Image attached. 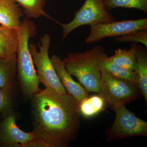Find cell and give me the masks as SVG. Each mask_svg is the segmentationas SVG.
Instances as JSON below:
<instances>
[{"instance_id":"8992f818","label":"cell","mask_w":147,"mask_h":147,"mask_svg":"<svg viewBox=\"0 0 147 147\" xmlns=\"http://www.w3.org/2000/svg\"><path fill=\"white\" fill-rule=\"evenodd\" d=\"M73 20L66 24L57 21L63 28V39L75 29L84 26L99 23H107L114 21L103 4L102 0H86L81 8L74 13Z\"/></svg>"},{"instance_id":"e0dca14e","label":"cell","mask_w":147,"mask_h":147,"mask_svg":"<svg viewBox=\"0 0 147 147\" xmlns=\"http://www.w3.org/2000/svg\"><path fill=\"white\" fill-rule=\"evenodd\" d=\"M24 9L25 15L28 18H38L40 16L54 20L44 11L43 7L45 0H14Z\"/></svg>"},{"instance_id":"5bb4252c","label":"cell","mask_w":147,"mask_h":147,"mask_svg":"<svg viewBox=\"0 0 147 147\" xmlns=\"http://www.w3.org/2000/svg\"><path fill=\"white\" fill-rule=\"evenodd\" d=\"M99 68L100 72L114 78L125 80L137 86V76L134 71L114 63L109 59L108 56L100 59Z\"/></svg>"},{"instance_id":"ac0fdd59","label":"cell","mask_w":147,"mask_h":147,"mask_svg":"<svg viewBox=\"0 0 147 147\" xmlns=\"http://www.w3.org/2000/svg\"><path fill=\"white\" fill-rule=\"evenodd\" d=\"M105 102L100 96L87 98L79 104L81 115L86 117H91L97 115L104 109Z\"/></svg>"},{"instance_id":"9a60e30c","label":"cell","mask_w":147,"mask_h":147,"mask_svg":"<svg viewBox=\"0 0 147 147\" xmlns=\"http://www.w3.org/2000/svg\"><path fill=\"white\" fill-rule=\"evenodd\" d=\"M17 72V55L7 59L0 58V89L15 86Z\"/></svg>"},{"instance_id":"8fae6325","label":"cell","mask_w":147,"mask_h":147,"mask_svg":"<svg viewBox=\"0 0 147 147\" xmlns=\"http://www.w3.org/2000/svg\"><path fill=\"white\" fill-rule=\"evenodd\" d=\"M23 13L14 0H0V24L17 30L22 22L20 18Z\"/></svg>"},{"instance_id":"d6986e66","label":"cell","mask_w":147,"mask_h":147,"mask_svg":"<svg viewBox=\"0 0 147 147\" xmlns=\"http://www.w3.org/2000/svg\"><path fill=\"white\" fill-rule=\"evenodd\" d=\"M108 11L117 7L137 9L147 13V0H102Z\"/></svg>"},{"instance_id":"9c48e42d","label":"cell","mask_w":147,"mask_h":147,"mask_svg":"<svg viewBox=\"0 0 147 147\" xmlns=\"http://www.w3.org/2000/svg\"><path fill=\"white\" fill-rule=\"evenodd\" d=\"M14 112L0 122V146L3 147H25L34 137L32 132H26L18 128Z\"/></svg>"},{"instance_id":"ba28073f","label":"cell","mask_w":147,"mask_h":147,"mask_svg":"<svg viewBox=\"0 0 147 147\" xmlns=\"http://www.w3.org/2000/svg\"><path fill=\"white\" fill-rule=\"evenodd\" d=\"M90 35L86 40L87 44L98 42L107 37L121 36L137 30L147 29V18L115 21L90 26Z\"/></svg>"},{"instance_id":"2e32d148","label":"cell","mask_w":147,"mask_h":147,"mask_svg":"<svg viewBox=\"0 0 147 147\" xmlns=\"http://www.w3.org/2000/svg\"><path fill=\"white\" fill-rule=\"evenodd\" d=\"M137 44L133 42L129 50L119 49L115 51V54L108 57L109 59L118 65L134 71L136 62Z\"/></svg>"},{"instance_id":"3957f363","label":"cell","mask_w":147,"mask_h":147,"mask_svg":"<svg viewBox=\"0 0 147 147\" xmlns=\"http://www.w3.org/2000/svg\"><path fill=\"white\" fill-rule=\"evenodd\" d=\"M107 56L103 47L96 45L83 53H69L63 61L68 73L76 77L88 92L98 93L101 77L99 62Z\"/></svg>"},{"instance_id":"277c9868","label":"cell","mask_w":147,"mask_h":147,"mask_svg":"<svg viewBox=\"0 0 147 147\" xmlns=\"http://www.w3.org/2000/svg\"><path fill=\"white\" fill-rule=\"evenodd\" d=\"M38 43L39 51L36 45L32 42L29 43V50L33 61L37 68V74L40 83L46 88H51L61 94L67 93L60 81L55 67L49 57V48L51 44V38L47 34L40 38Z\"/></svg>"},{"instance_id":"30bf717a","label":"cell","mask_w":147,"mask_h":147,"mask_svg":"<svg viewBox=\"0 0 147 147\" xmlns=\"http://www.w3.org/2000/svg\"><path fill=\"white\" fill-rule=\"evenodd\" d=\"M51 61L60 81L67 92L73 96L79 104L88 97V92L81 84L75 82L68 73L63 60L57 55L51 57Z\"/></svg>"},{"instance_id":"7a4b0ae2","label":"cell","mask_w":147,"mask_h":147,"mask_svg":"<svg viewBox=\"0 0 147 147\" xmlns=\"http://www.w3.org/2000/svg\"><path fill=\"white\" fill-rule=\"evenodd\" d=\"M17 31L18 37L17 53L18 81L23 96L28 100L40 90L39 79L29 47V39L36 35L37 28L34 22L26 17Z\"/></svg>"},{"instance_id":"ffe728a7","label":"cell","mask_w":147,"mask_h":147,"mask_svg":"<svg viewBox=\"0 0 147 147\" xmlns=\"http://www.w3.org/2000/svg\"><path fill=\"white\" fill-rule=\"evenodd\" d=\"M14 87L0 89V118L14 112Z\"/></svg>"},{"instance_id":"44dd1931","label":"cell","mask_w":147,"mask_h":147,"mask_svg":"<svg viewBox=\"0 0 147 147\" xmlns=\"http://www.w3.org/2000/svg\"><path fill=\"white\" fill-rule=\"evenodd\" d=\"M118 42H139L147 47V29L137 30L127 34L117 36L115 38Z\"/></svg>"},{"instance_id":"7c38bea8","label":"cell","mask_w":147,"mask_h":147,"mask_svg":"<svg viewBox=\"0 0 147 147\" xmlns=\"http://www.w3.org/2000/svg\"><path fill=\"white\" fill-rule=\"evenodd\" d=\"M18 37L17 30L0 26V58L7 59L17 55Z\"/></svg>"},{"instance_id":"52a82bcc","label":"cell","mask_w":147,"mask_h":147,"mask_svg":"<svg viewBox=\"0 0 147 147\" xmlns=\"http://www.w3.org/2000/svg\"><path fill=\"white\" fill-rule=\"evenodd\" d=\"M114 111L115 118L109 130L110 137L117 139L147 136V122L127 110L125 105L120 106Z\"/></svg>"},{"instance_id":"4fadbf2b","label":"cell","mask_w":147,"mask_h":147,"mask_svg":"<svg viewBox=\"0 0 147 147\" xmlns=\"http://www.w3.org/2000/svg\"><path fill=\"white\" fill-rule=\"evenodd\" d=\"M147 47L140 44L136 47V62L134 69L137 80V86L141 95L147 102Z\"/></svg>"},{"instance_id":"5b68a950","label":"cell","mask_w":147,"mask_h":147,"mask_svg":"<svg viewBox=\"0 0 147 147\" xmlns=\"http://www.w3.org/2000/svg\"><path fill=\"white\" fill-rule=\"evenodd\" d=\"M99 95L113 110L136 100L141 94L137 86L101 72Z\"/></svg>"},{"instance_id":"6da1fadb","label":"cell","mask_w":147,"mask_h":147,"mask_svg":"<svg viewBox=\"0 0 147 147\" xmlns=\"http://www.w3.org/2000/svg\"><path fill=\"white\" fill-rule=\"evenodd\" d=\"M30 100L34 138L42 139L49 147H68L81 127L79 104L73 96L45 88Z\"/></svg>"},{"instance_id":"7402d4cb","label":"cell","mask_w":147,"mask_h":147,"mask_svg":"<svg viewBox=\"0 0 147 147\" xmlns=\"http://www.w3.org/2000/svg\"><path fill=\"white\" fill-rule=\"evenodd\" d=\"M25 147H49V146L42 139L34 138L27 143Z\"/></svg>"}]
</instances>
